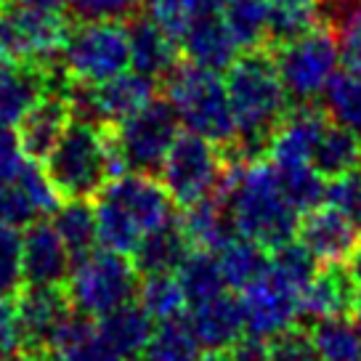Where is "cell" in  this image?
<instances>
[{
    "instance_id": "obj_56",
    "label": "cell",
    "mask_w": 361,
    "mask_h": 361,
    "mask_svg": "<svg viewBox=\"0 0 361 361\" xmlns=\"http://www.w3.org/2000/svg\"><path fill=\"white\" fill-rule=\"evenodd\" d=\"M6 6H8V0H0V16H3V11H6Z\"/></svg>"
},
{
    "instance_id": "obj_31",
    "label": "cell",
    "mask_w": 361,
    "mask_h": 361,
    "mask_svg": "<svg viewBox=\"0 0 361 361\" xmlns=\"http://www.w3.org/2000/svg\"><path fill=\"white\" fill-rule=\"evenodd\" d=\"M322 8L338 40L343 72L361 78V0H324Z\"/></svg>"
},
{
    "instance_id": "obj_57",
    "label": "cell",
    "mask_w": 361,
    "mask_h": 361,
    "mask_svg": "<svg viewBox=\"0 0 361 361\" xmlns=\"http://www.w3.org/2000/svg\"><path fill=\"white\" fill-rule=\"evenodd\" d=\"M322 3H324V0H322Z\"/></svg>"
},
{
    "instance_id": "obj_28",
    "label": "cell",
    "mask_w": 361,
    "mask_h": 361,
    "mask_svg": "<svg viewBox=\"0 0 361 361\" xmlns=\"http://www.w3.org/2000/svg\"><path fill=\"white\" fill-rule=\"evenodd\" d=\"M178 221L194 250L218 252L228 239L237 237L221 192L202 200V202H194L189 207H183V215H180Z\"/></svg>"
},
{
    "instance_id": "obj_30",
    "label": "cell",
    "mask_w": 361,
    "mask_h": 361,
    "mask_svg": "<svg viewBox=\"0 0 361 361\" xmlns=\"http://www.w3.org/2000/svg\"><path fill=\"white\" fill-rule=\"evenodd\" d=\"M51 224L75 260L93 252L96 247H102L96 210L88 200H61L51 215Z\"/></svg>"
},
{
    "instance_id": "obj_12",
    "label": "cell",
    "mask_w": 361,
    "mask_h": 361,
    "mask_svg": "<svg viewBox=\"0 0 361 361\" xmlns=\"http://www.w3.org/2000/svg\"><path fill=\"white\" fill-rule=\"evenodd\" d=\"M67 99L75 120H90V123L114 128L125 117H130L157 99V80L128 69L123 75L96 85L75 82Z\"/></svg>"
},
{
    "instance_id": "obj_51",
    "label": "cell",
    "mask_w": 361,
    "mask_h": 361,
    "mask_svg": "<svg viewBox=\"0 0 361 361\" xmlns=\"http://www.w3.org/2000/svg\"><path fill=\"white\" fill-rule=\"evenodd\" d=\"M348 271H350V276H353V282H356V287L361 290V242L356 245V250L350 252V258H348Z\"/></svg>"
},
{
    "instance_id": "obj_10",
    "label": "cell",
    "mask_w": 361,
    "mask_h": 361,
    "mask_svg": "<svg viewBox=\"0 0 361 361\" xmlns=\"http://www.w3.org/2000/svg\"><path fill=\"white\" fill-rule=\"evenodd\" d=\"M180 135V123L168 99H154L144 109L114 125L112 144L120 173H159Z\"/></svg>"
},
{
    "instance_id": "obj_53",
    "label": "cell",
    "mask_w": 361,
    "mask_h": 361,
    "mask_svg": "<svg viewBox=\"0 0 361 361\" xmlns=\"http://www.w3.org/2000/svg\"><path fill=\"white\" fill-rule=\"evenodd\" d=\"M200 361H231V359H228V353H204Z\"/></svg>"
},
{
    "instance_id": "obj_21",
    "label": "cell",
    "mask_w": 361,
    "mask_h": 361,
    "mask_svg": "<svg viewBox=\"0 0 361 361\" xmlns=\"http://www.w3.org/2000/svg\"><path fill=\"white\" fill-rule=\"evenodd\" d=\"M361 290L350 276L348 266L343 263H327L324 269L316 271L311 284L300 295V319L319 322L332 316H348L356 308Z\"/></svg>"
},
{
    "instance_id": "obj_14",
    "label": "cell",
    "mask_w": 361,
    "mask_h": 361,
    "mask_svg": "<svg viewBox=\"0 0 361 361\" xmlns=\"http://www.w3.org/2000/svg\"><path fill=\"white\" fill-rule=\"evenodd\" d=\"M16 311L22 322L24 345L30 361H43L59 329L75 314L61 287H24L16 295Z\"/></svg>"
},
{
    "instance_id": "obj_52",
    "label": "cell",
    "mask_w": 361,
    "mask_h": 361,
    "mask_svg": "<svg viewBox=\"0 0 361 361\" xmlns=\"http://www.w3.org/2000/svg\"><path fill=\"white\" fill-rule=\"evenodd\" d=\"M8 3H19V6H37V8H67V0H8Z\"/></svg>"
},
{
    "instance_id": "obj_33",
    "label": "cell",
    "mask_w": 361,
    "mask_h": 361,
    "mask_svg": "<svg viewBox=\"0 0 361 361\" xmlns=\"http://www.w3.org/2000/svg\"><path fill=\"white\" fill-rule=\"evenodd\" d=\"M308 335L319 361H361V329L348 316L319 319Z\"/></svg>"
},
{
    "instance_id": "obj_46",
    "label": "cell",
    "mask_w": 361,
    "mask_h": 361,
    "mask_svg": "<svg viewBox=\"0 0 361 361\" xmlns=\"http://www.w3.org/2000/svg\"><path fill=\"white\" fill-rule=\"evenodd\" d=\"M35 159L24 152L16 128H0V183H11L32 165Z\"/></svg>"
},
{
    "instance_id": "obj_13",
    "label": "cell",
    "mask_w": 361,
    "mask_h": 361,
    "mask_svg": "<svg viewBox=\"0 0 361 361\" xmlns=\"http://www.w3.org/2000/svg\"><path fill=\"white\" fill-rule=\"evenodd\" d=\"M242 311L247 335L271 340L287 329L298 327L300 322V293L284 284L279 276L269 274L242 290Z\"/></svg>"
},
{
    "instance_id": "obj_1",
    "label": "cell",
    "mask_w": 361,
    "mask_h": 361,
    "mask_svg": "<svg viewBox=\"0 0 361 361\" xmlns=\"http://www.w3.org/2000/svg\"><path fill=\"white\" fill-rule=\"evenodd\" d=\"M224 80L237 117V141L228 152H234V162L266 159L271 135L293 104L276 72L274 56L266 48L245 51L226 69Z\"/></svg>"
},
{
    "instance_id": "obj_22",
    "label": "cell",
    "mask_w": 361,
    "mask_h": 361,
    "mask_svg": "<svg viewBox=\"0 0 361 361\" xmlns=\"http://www.w3.org/2000/svg\"><path fill=\"white\" fill-rule=\"evenodd\" d=\"M45 93H51V64L8 61L0 75V128H16Z\"/></svg>"
},
{
    "instance_id": "obj_32",
    "label": "cell",
    "mask_w": 361,
    "mask_h": 361,
    "mask_svg": "<svg viewBox=\"0 0 361 361\" xmlns=\"http://www.w3.org/2000/svg\"><path fill=\"white\" fill-rule=\"evenodd\" d=\"M311 165L327 180H335L350 170L361 168V138L329 120L311 154Z\"/></svg>"
},
{
    "instance_id": "obj_47",
    "label": "cell",
    "mask_w": 361,
    "mask_h": 361,
    "mask_svg": "<svg viewBox=\"0 0 361 361\" xmlns=\"http://www.w3.org/2000/svg\"><path fill=\"white\" fill-rule=\"evenodd\" d=\"M271 361H319L308 329L293 327L269 340Z\"/></svg>"
},
{
    "instance_id": "obj_18",
    "label": "cell",
    "mask_w": 361,
    "mask_h": 361,
    "mask_svg": "<svg viewBox=\"0 0 361 361\" xmlns=\"http://www.w3.org/2000/svg\"><path fill=\"white\" fill-rule=\"evenodd\" d=\"M186 322L204 353H226L239 338L247 335L242 300L228 290L210 300L189 305Z\"/></svg>"
},
{
    "instance_id": "obj_24",
    "label": "cell",
    "mask_w": 361,
    "mask_h": 361,
    "mask_svg": "<svg viewBox=\"0 0 361 361\" xmlns=\"http://www.w3.org/2000/svg\"><path fill=\"white\" fill-rule=\"evenodd\" d=\"M72 106L69 99L61 93H45L40 102L35 104L30 112L24 114V120L16 125V133L22 138L24 152L35 159L43 162L48 152L56 147L61 133L72 123Z\"/></svg>"
},
{
    "instance_id": "obj_23",
    "label": "cell",
    "mask_w": 361,
    "mask_h": 361,
    "mask_svg": "<svg viewBox=\"0 0 361 361\" xmlns=\"http://www.w3.org/2000/svg\"><path fill=\"white\" fill-rule=\"evenodd\" d=\"M298 239L314 252V258L319 263L327 266V263L348 260L361 237L332 204H322L311 213L300 215Z\"/></svg>"
},
{
    "instance_id": "obj_27",
    "label": "cell",
    "mask_w": 361,
    "mask_h": 361,
    "mask_svg": "<svg viewBox=\"0 0 361 361\" xmlns=\"http://www.w3.org/2000/svg\"><path fill=\"white\" fill-rule=\"evenodd\" d=\"M43 361H123L99 332L96 319L72 314L59 329Z\"/></svg>"
},
{
    "instance_id": "obj_3",
    "label": "cell",
    "mask_w": 361,
    "mask_h": 361,
    "mask_svg": "<svg viewBox=\"0 0 361 361\" xmlns=\"http://www.w3.org/2000/svg\"><path fill=\"white\" fill-rule=\"evenodd\" d=\"M93 210L99 245L123 255H130L149 231L176 221L173 197L149 173H117L99 192Z\"/></svg>"
},
{
    "instance_id": "obj_16",
    "label": "cell",
    "mask_w": 361,
    "mask_h": 361,
    "mask_svg": "<svg viewBox=\"0 0 361 361\" xmlns=\"http://www.w3.org/2000/svg\"><path fill=\"white\" fill-rule=\"evenodd\" d=\"M59 202L61 197L48 180L43 165L32 162L16 180L0 183V224L22 231L45 215H54Z\"/></svg>"
},
{
    "instance_id": "obj_34",
    "label": "cell",
    "mask_w": 361,
    "mask_h": 361,
    "mask_svg": "<svg viewBox=\"0 0 361 361\" xmlns=\"http://www.w3.org/2000/svg\"><path fill=\"white\" fill-rule=\"evenodd\" d=\"M324 24L322 0H269V43L279 45Z\"/></svg>"
},
{
    "instance_id": "obj_8",
    "label": "cell",
    "mask_w": 361,
    "mask_h": 361,
    "mask_svg": "<svg viewBox=\"0 0 361 361\" xmlns=\"http://www.w3.org/2000/svg\"><path fill=\"white\" fill-rule=\"evenodd\" d=\"M61 67L75 82L96 85L130 69V37L125 22H78L61 48Z\"/></svg>"
},
{
    "instance_id": "obj_2",
    "label": "cell",
    "mask_w": 361,
    "mask_h": 361,
    "mask_svg": "<svg viewBox=\"0 0 361 361\" xmlns=\"http://www.w3.org/2000/svg\"><path fill=\"white\" fill-rule=\"evenodd\" d=\"M221 197L239 237L276 250L298 234L300 213L287 202L269 159L234 162L221 186Z\"/></svg>"
},
{
    "instance_id": "obj_50",
    "label": "cell",
    "mask_w": 361,
    "mask_h": 361,
    "mask_svg": "<svg viewBox=\"0 0 361 361\" xmlns=\"http://www.w3.org/2000/svg\"><path fill=\"white\" fill-rule=\"evenodd\" d=\"M226 0H194V16L197 13H221Z\"/></svg>"
},
{
    "instance_id": "obj_44",
    "label": "cell",
    "mask_w": 361,
    "mask_h": 361,
    "mask_svg": "<svg viewBox=\"0 0 361 361\" xmlns=\"http://www.w3.org/2000/svg\"><path fill=\"white\" fill-rule=\"evenodd\" d=\"M67 11L78 22H128L141 11V0H67Z\"/></svg>"
},
{
    "instance_id": "obj_48",
    "label": "cell",
    "mask_w": 361,
    "mask_h": 361,
    "mask_svg": "<svg viewBox=\"0 0 361 361\" xmlns=\"http://www.w3.org/2000/svg\"><path fill=\"white\" fill-rule=\"evenodd\" d=\"M141 11H147L178 40L180 30L194 16V0H141Z\"/></svg>"
},
{
    "instance_id": "obj_20",
    "label": "cell",
    "mask_w": 361,
    "mask_h": 361,
    "mask_svg": "<svg viewBox=\"0 0 361 361\" xmlns=\"http://www.w3.org/2000/svg\"><path fill=\"white\" fill-rule=\"evenodd\" d=\"M130 37V69L147 75L152 80H165L178 67V40L159 22H154L147 11H138L128 19Z\"/></svg>"
},
{
    "instance_id": "obj_39",
    "label": "cell",
    "mask_w": 361,
    "mask_h": 361,
    "mask_svg": "<svg viewBox=\"0 0 361 361\" xmlns=\"http://www.w3.org/2000/svg\"><path fill=\"white\" fill-rule=\"evenodd\" d=\"M135 300L147 308L154 322L180 319L189 311L183 287L178 282V274H149V276H141Z\"/></svg>"
},
{
    "instance_id": "obj_5",
    "label": "cell",
    "mask_w": 361,
    "mask_h": 361,
    "mask_svg": "<svg viewBox=\"0 0 361 361\" xmlns=\"http://www.w3.org/2000/svg\"><path fill=\"white\" fill-rule=\"evenodd\" d=\"M165 82V99L186 133L207 138L226 152L237 141V117L226 90V80L218 72H207L183 61L170 72Z\"/></svg>"
},
{
    "instance_id": "obj_55",
    "label": "cell",
    "mask_w": 361,
    "mask_h": 361,
    "mask_svg": "<svg viewBox=\"0 0 361 361\" xmlns=\"http://www.w3.org/2000/svg\"><path fill=\"white\" fill-rule=\"evenodd\" d=\"M8 61H11V59H6L3 54H0V75H3V69H6V64H8Z\"/></svg>"
},
{
    "instance_id": "obj_36",
    "label": "cell",
    "mask_w": 361,
    "mask_h": 361,
    "mask_svg": "<svg viewBox=\"0 0 361 361\" xmlns=\"http://www.w3.org/2000/svg\"><path fill=\"white\" fill-rule=\"evenodd\" d=\"M221 19L239 51H260L269 43V0H226Z\"/></svg>"
},
{
    "instance_id": "obj_4",
    "label": "cell",
    "mask_w": 361,
    "mask_h": 361,
    "mask_svg": "<svg viewBox=\"0 0 361 361\" xmlns=\"http://www.w3.org/2000/svg\"><path fill=\"white\" fill-rule=\"evenodd\" d=\"M43 170L61 200H90L120 173L112 130L90 120H72L56 147L43 159Z\"/></svg>"
},
{
    "instance_id": "obj_26",
    "label": "cell",
    "mask_w": 361,
    "mask_h": 361,
    "mask_svg": "<svg viewBox=\"0 0 361 361\" xmlns=\"http://www.w3.org/2000/svg\"><path fill=\"white\" fill-rule=\"evenodd\" d=\"M192 252V242L186 237V231L180 228V221L176 218V221L149 231L147 237L138 242V247L130 252V260H133L135 271L141 276H149V274H176Z\"/></svg>"
},
{
    "instance_id": "obj_17",
    "label": "cell",
    "mask_w": 361,
    "mask_h": 361,
    "mask_svg": "<svg viewBox=\"0 0 361 361\" xmlns=\"http://www.w3.org/2000/svg\"><path fill=\"white\" fill-rule=\"evenodd\" d=\"M178 51L183 61L207 72H226L239 59V45L228 32L221 13H197L178 35Z\"/></svg>"
},
{
    "instance_id": "obj_6",
    "label": "cell",
    "mask_w": 361,
    "mask_h": 361,
    "mask_svg": "<svg viewBox=\"0 0 361 361\" xmlns=\"http://www.w3.org/2000/svg\"><path fill=\"white\" fill-rule=\"evenodd\" d=\"M141 274L135 271L130 255L96 247L75 260L67 279V298L75 314L88 319L109 314L125 303H133L138 295Z\"/></svg>"
},
{
    "instance_id": "obj_25",
    "label": "cell",
    "mask_w": 361,
    "mask_h": 361,
    "mask_svg": "<svg viewBox=\"0 0 361 361\" xmlns=\"http://www.w3.org/2000/svg\"><path fill=\"white\" fill-rule=\"evenodd\" d=\"M96 324H99L104 340L109 343V348L123 361L141 359V353L147 350L149 340L154 335V327H157V322L149 316V311L138 300L99 316Z\"/></svg>"
},
{
    "instance_id": "obj_54",
    "label": "cell",
    "mask_w": 361,
    "mask_h": 361,
    "mask_svg": "<svg viewBox=\"0 0 361 361\" xmlns=\"http://www.w3.org/2000/svg\"><path fill=\"white\" fill-rule=\"evenodd\" d=\"M353 322H356L361 329V295H359V300H356V308H353Z\"/></svg>"
},
{
    "instance_id": "obj_15",
    "label": "cell",
    "mask_w": 361,
    "mask_h": 361,
    "mask_svg": "<svg viewBox=\"0 0 361 361\" xmlns=\"http://www.w3.org/2000/svg\"><path fill=\"white\" fill-rule=\"evenodd\" d=\"M24 287H67L75 258L51 221H37L22 234Z\"/></svg>"
},
{
    "instance_id": "obj_7",
    "label": "cell",
    "mask_w": 361,
    "mask_h": 361,
    "mask_svg": "<svg viewBox=\"0 0 361 361\" xmlns=\"http://www.w3.org/2000/svg\"><path fill=\"white\" fill-rule=\"evenodd\" d=\"M274 64L293 104H316L340 72V51L329 24L274 48Z\"/></svg>"
},
{
    "instance_id": "obj_9",
    "label": "cell",
    "mask_w": 361,
    "mask_h": 361,
    "mask_svg": "<svg viewBox=\"0 0 361 361\" xmlns=\"http://www.w3.org/2000/svg\"><path fill=\"white\" fill-rule=\"evenodd\" d=\"M228 154L207 138L180 130L159 168V180L178 207H189L221 192L228 176Z\"/></svg>"
},
{
    "instance_id": "obj_19",
    "label": "cell",
    "mask_w": 361,
    "mask_h": 361,
    "mask_svg": "<svg viewBox=\"0 0 361 361\" xmlns=\"http://www.w3.org/2000/svg\"><path fill=\"white\" fill-rule=\"evenodd\" d=\"M327 125L329 117L322 106L295 104L271 135L266 159L274 165H295V162H308L311 165V154H314L316 144H319Z\"/></svg>"
},
{
    "instance_id": "obj_35",
    "label": "cell",
    "mask_w": 361,
    "mask_h": 361,
    "mask_svg": "<svg viewBox=\"0 0 361 361\" xmlns=\"http://www.w3.org/2000/svg\"><path fill=\"white\" fill-rule=\"evenodd\" d=\"M274 165V162H271ZM276 180L282 186L287 202L293 204L300 215L311 213L316 207L327 204L329 180L308 162H295V165H274Z\"/></svg>"
},
{
    "instance_id": "obj_43",
    "label": "cell",
    "mask_w": 361,
    "mask_h": 361,
    "mask_svg": "<svg viewBox=\"0 0 361 361\" xmlns=\"http://www.w3.org/2000/svg\"><path fill=\"white\" fill-rule=\"evenodd\" d=\"M327 204H332L361 237V168L329 180Z\"/></svg>"
},
{
    "instance_id": "obj_40",
    "label": "cell",
    "mask_w": 361,
    "mask_h": 361,
    "mask_svg": "<svg viewBox=\"0 0 361 361\" xmlns=\"http://www.w3.org/2000/svg\"><path fill=\"white\" fill-rule=\"evenodd\" d=\"M322 109L335 125L361 138V78L338 72L322 96Z\"/></svg>"
},
{
    "instance_id": "obj_49",
    "label": "cell",
    "mask_w": 361,
    "mask_h": 361,
    "mask_svg": "<svg viewBox=\"0 0 361 361\" xmlns=\"http://www.w3.org/2000/svg\"><path fill=\"white\" fill-rule=\"evenodd\" d=\"M231 361H271V348L269 340L255 338V335H245L239 338L231 350H226Z\"/></svg>"
},
{
    "instance_id": "obj_41",
    "label": "cell",
    "mask_w": 361,
    "mask_h": 361,
    "mask_svg": "<svg viewBox=\"0 0 361 361\" xmlns=\"http://www.w3.org/2000/svg\"><path fill=\"white\" fill-rule=\"evenodd\" d=\"M316 271H319V260L300 239H290L276 250H271V274L279 276L284 284H290L300 295L311 284Z\"/></svg>"
},
{
    "instance_id": "obj_45",
    "label": "cell",
    "mask_w": 361,
    "mask_h": 361,
    "mask_svg": "<svg viewBox=\"0 0 361 361\" xmlns=\"http://www.w3.org/2000/svg\"><path fill=\"white\" fill-rule=\"evenodd\" d=\"M0 361H30L16 311V298L0 300Z\"/></svg>"
},
{
    "instance_id": "obj_29",
    "label": "cell",
    "mask_w": 361,
    "mask_h": 361,
    "mask_svg": "<svg viewBox=\"0 0 361 361\" xmlns=\"http://www.w3.org/2000/svg\"><path fill=\"white\" fill-rule=\"evenodd\" d=\"M228 290H247L250 284L263 279L271 269V250L247 237H231L215 252Z\"/></svg>"
},
{
    "instance_id": "obj_37",
    "label": "cell",
    "mask_w": 361,
    "mask_h": 361,
    "mask_svg": "<svg viewBox=\"0 0 361 361\" xmlns=\"http://www.w3.org/2000/svg\"><path fill=\"white\" fill-rule=\"evenodd\" d=\"M204 356L202 345L197 343L186 316L157 322L154 335L138 361H200Z\"/></svg>"
},
{
    "instance_id": "obj_38",
    "label": "cell",
    "mask_w": 361,
    "mask_h": 361,
    "mask_svg": "<svg viewBox=\"0 0 361 361\" xmlns=\"http://www.w3.org/2000/svg\"><path fill=\"white\" fill-rule=\"evenodd\" d=\"M176 274H178V282L183 287V295H186L189 305L210 300V298L228 290L221 263H218V255L210 252V250H194Z\"/></svg>"
},
{
    "instance_id": "obj_42",
    "label": "cell",
    "mask_w": 361,
    "mask_h": 361,
    "mask_svg": "<svg viewBox=\"0 0 361 361\" xmlns=\"http://www.w3.org/2000/svg\"><path fill=\"white\" fill-rule=\"evenodd\" d=\"M24 290L22 234L0 224V300H13Z\"/></svg>"
},
{
    "instance_id": "obj_11",
    "label": "cell",
    "mask_w": 361,
    "mask_h": 361,
    "mask_svg": "<svg viewBox=\"0 0 361 361\" xmlns=\"http://www.w3.org/2000/svg\"><path fill=\"white\" fill-rule=\"evenodd\" d=\"M69 19L56 8L8 3L0 16V54L11 61L54 64L69 35Z\"/></svg>"
}]
</instances>
